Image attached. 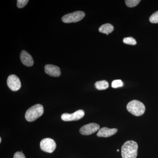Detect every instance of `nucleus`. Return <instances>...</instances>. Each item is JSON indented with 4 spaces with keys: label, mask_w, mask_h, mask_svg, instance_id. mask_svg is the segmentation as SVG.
Instances as JSON below:
<instances>
[{
    "label": "nucleus",
    "mask_w": 158,
    "mask_h": 158,
    "mask_svg": "<svg viewBox=\"0 0 158 158\" xmlns=\"http://www.w3.org/2000/svg\"><path fill=\"white\" fill-rule=\"evenodd\" d=\"M138 149V144L135 141H126L122 146V157L123 158H137Z\"/></svg>",
    "instance_id": "nucleus-1"
},
{
    "label": "nucleus",
    "mask_w": 158,
    "mask_h": 158,
    "mask_svg": "<svg viewBox=\"0 0 158 158\" xmlns=\"http://www.w3.org/2000/svg\"><path fill=\"white\" fill-rule=\"evenodd\" d=\"M44 113V107L42 105L36 104L29 108L25 114L26 120L33 122L40 117Z\"/></svg>",
    "instance_id": "nucleus-2"
},
{
    "label": "nucleus",
    "mask_w": 158,
    "mask_h": 158,
    "mask_svg": "<svg viewBox=\"0 0 158 158\" xmlns=\"http://www.w3.org/2000/svg\"><path fill=\"white\" fill-rule=\"evenodd\" d=\"M127 109L129 113L137 116L143 115L145 110L144 104L136 100L129 102L127 106Z\"/></svg>",
    "instance_id": "nucleus-3"
},
{
    "label": "nucleus",
    "mask_w": 158,
    "mask_h": 158,
    "mask_svg": "<svg viewBox=\"0 0 158 158\" xmlns=\"http://www.w3.org/2000/svg\"><path fill=\"white\" fill-rule=\"evenodd\" d=\"M85 15L84 11H77L65 15L62 17V22L65 23H76L81 20Z\"/></svg>",
    "instance_id": "nucleus-4"
},
{
    "label": "nucleus",
    "mask_w": 158,
    "mask_h": 158,
    "mask_svg": "<svg viewBox=\"0 0 158 158\" xmlns=\"http://www.w3.org/2000/svg\"><path fill=\"white\" fill-rule=\"evenodd\" d=\"M56 142L51 138H44L40 141V148L45 152H53L56 149Z\"/></svg>",
    "instance_id": "nucleus-5"
},
{
    "label": "nucleus",
    "mask_w": 158,
    "mask_h": 158,
    "mask_svg": "<svg viewBox=\"0 0 158 158\" xmlns=\"http://www.w3.org/2000/svg\"><path fill=\"white\" fill-rule=\"evenodd\" d=\"M85 114L83 110H78L72 114L63 113L61 116V118L64 121H77L83 118Z\"/></svg>",
    "instance_id": "nucleus-6"
},
{
    "label": "nucleus",
    "mask_w": 158,
    "mask_h": 158,
    "mask_svg": "<svg viewBox=\"0 0 158 158\" xmlns=\"http://www.w3.org/2000/svg\"><path fill=\"white\" fill-rule=\"evenodd\" d=\"M7 83L8 87L12 91H17L21 87L19 79L15 75L9 76L7 79Z\"/></svg>",
    "instance_id": "nucleus-7"
},
{
    "label": "nucleus",
    "mask_w": 158,
    "mask_h": 158,
    "mask_svg": "<svg viewBox=\"0 0 158 158\" xmlns=\"http://www.w3.org/2000/svg\"><path fill=\"white\" fill-rule=\"evenodd\" d=\"M99 129L100 126L98 124L95 123H90L81 127L80 132L82 135H88L96 132Z\"/></svg>",
    "instance_id": "nucleus-8"
},
{
    "label": "nucleus",
    "mask_w": 158,
    "mask_h": 158,
    "mask_svg": "<svg viewBox=\"0 0 158 158\" xmlns=\"http://www.w3.org/2000/svg\"><path fill=\"white\" fill-rule=\"evenodd\" d=\"M46 73L50 76L59 77L61 75V70L58 66L56 65L48 64L44 67Z\"/></svg>",
    "instance_id": "nucleus-9"
},
{
    "label": "nucleus",
    "mask_w": 158,
    "mask_h": 158,
    "mask_svg": "<svg viewBox=\"0 0 158 158\" xmlns=\"http://www.w3.org/2000/svg\"><path fill=\"white\" fill-rule=\"evenodd\" d=\"M20 57L21 61L24 65L31 67L34 65V61L33 58L27 51L25 50L22 51Z\"/></svg>",
    "instance_id": "nucleus-10"
},
{
    "label": "nucleus",
    "mask_w": 158,
    "mask_h": 158,
    "mask_svg": "<svg viewBox=\"0 0 158 158\" xmlns=\"http://www.w3.org/2000/svg\"><path fill=\"white\" fill-rule=\"evenodd\" d=\"M118 130L116 128H109L104 127L100 129L97 135L99 137H111V136L115 135L117 132Z\"/></svg>",
    "instance_id": "nucleus-11"
},
{
    "label": "nucleus",
    "mask_w": 158,
    "mask_h": 158,
    "mask_svg": "<svg viewBox=\"0 0 158 158\" xmlns=\"http://www.w3.org/2000/svg\"><path fill=\"white\" fill-rule=\"evenodd\" d=\"M114 30L113 26L111 24L106 23L102 25L99 28V31L100 33L106 34L108 35L109 34L112 33Z\"/></svg>",
    "instance_id": "nucleus-12"
},
{
    "label": "nucleus",
    "mask_w": 158,
    "mask_h": 158,
    "mask_svg": "<svg viewBox=\"0 0 158 158\" xmlns=\"http://www.w3.org/2000/svg\"><path fill=\"white\" fill-rule=\"evenodd\" d=\"M95 87L98 90H104L109 88V83L105 80L98 81L95 83Z\"/></svg>",
    "instance_id": "nucleus-13"
},
{
    "label": "nucleus",
    "mask_w": 158,
    "mask_h": 158,
    "mask_svg": "<svg viewBox=\"0 0 158 158\" xmlns=\"http://www.w3.org/2000/svg\"><path fill=\"white\" fill-rule=\"evenodd\" d=\"M141 2L140 0H126L125 1L127 7L133 8L135 7Z\"/></svg>",
    "instance_id": "nucleus-14"
},
{
    "label": "nucleus",
    "mask_w": 158,
    "mask_h": 158,
    "mask_svg": "<svg viewBox=\"0 0 158 158\" xmlns=\"http://www.w3.org/2000/svg\"><path fill=\"white\" fill-rule=\"evenodd\" d=\"M123 42L125 44H130V45H135L137 44L135 39L132 37H125L123 40Z\"/></svg>",
    "instance_id": "nucleus-15"
},
{
    "label": "nucleus",
    "mask_w": 158,
    "mask_h": 158,
    "mask_svg": "<svg viewBox=\"0 0 158 158\" xmlns=\"http://www.w3.org/2000/svg\"><path fill=\"white\" fill-rule=\"evenodd\" d=\"M123 83L120 80H116L113 81L112 83V87L113 88H118L123 87Z\"/></svg>",
    "instance_id": "nucleus-16"
},
{
    "label": "nucleus",
    "mask_w": 158,
    "mask_h": 158,
    "mask_svg": "<svg viewBox=\"0 0 158 158\" xmlns=\"http://www.w3.org/2000/svg\"><path fill=\"white\" fill-rule=\"evenodd\" d=\"M149 21L152 23H158V11L154 12L151 15L149 18Z\"/></svg>",
    "instance_id": "nucleus-17"
},
{
    "label": "nucleus",
    "mask_w": 158,
    "mask_h": 158,
    "mask_svg": "<svg viewBox=\"0 0 158 158\" xmlns=\"http://www.w3.org/2000/svg\"><path fill=\"white\" fill-rule=\"evenodd\" d=\"M28 0H18L17 6L19 9L23 8L28 2Z\"/></svg>",
    "instance_id": "nucleus-18"
},
{
    "label": "nucleus",
    "mask_w": 158,
    "mask_h": 158,
    "mask_svg": "<svg viewBox=\"0 0 158 158\" xmlns=\"http://www.w3.org/2000/svg\"><path fill=\"white\" fill-rule=\"evenodd\" d=\"M13 158H26L25 156L22 152H18L14 154Z\"/></svg>",
    "instance_id": "nucleus-19"
},
{
    "label": "nucleus",
    "mask_w": 158,
    "mask_h": 158,
    "mask_svg": "<svg viewBox=\"0 0 158 158\" xmlns=\"http://www.w3.org/2000/svg\"><path fill=\"white\" fill-rule=\"evenodd\" d=\"M2 142V138H0V143H1Z\"/></svg>",
    "instance_id": "nucleus-20"
},
{
    "label": "nucleus",
    "mask_w": 158,
    "mask_h": 158,
    "mask_svg": "<svg viewBox=\"0 0 158 158\" xmlns=\"http://www.w3.org/2000/svg\"><path fill=\"white\" fill-rule=\"evenodd\" d=\"M117 152H119V150H118V149H117Z\"/></svg>",
    "instance_id": "nucleus-21"
}]
</instances>
